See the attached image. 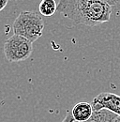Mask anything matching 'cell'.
Masks as SVG:
<instances>
[{"mask_svg":"<svg viewBox=\"0 0 120 122\" xmlns=\"http://www.w3.org/2000/svg\"><path fill=\"white\" fill-rule=\"evenodd\" d=\"M113 0H60L57 11L70 19L75 25L95 26L110 20Z\"/></svg>","mask_w":120,"mask_h":122,"instance_id":"1","label":"cell"},{"mask_svg":"<svg viewBox=\"0 0 120 122\" xmlns=\"http://www.w3.org/2000/svg\"><path fill=\"white\" fill-rule=\"evenodd\" d=\"M14 35L21 36L30 42H35L42 36L44 21L37 11H22L12 25Z\"/></svg>","mask_w":120,"mask_h":122,"instance_id":"2","label":"cell"},{"mask_svg":"<svg viewBox=\"0 0 120 122\" xmlns=\"http://www.w3.org/2000/svg\"><path fill=\"white\" fill-rule=\"evenodd\" d=\"M32 52V42L21 36L14 34L10 37L4 44L5 56L7 60L10 63L26 60L30 57Z\"/></svg>","mask_w":120,"mask_h":122,"instance_id":"3","label":"cell"},{"mask_svg":"<svg viewBox=\"0 0 120 122\" xmlns=\"http://www.w3.org/2000/svg\"><path fill=\"white\" fill-rule=\"evenodd\" d=\"M91 106L93 112L107 110L120 117V96L109 92L100 93L93 99Z\"/></svg>","mask_w":120,"mask_h":122,"instance_id":"4","label":"cell"},{"mask_svg":"<svg viewBox=\"0 0 120 122\" xmlns=\"http://www.w3.org/2000/svg\"><path fill=\"white\" fill-rule=\"evenodd\" d=\"M72 117L74 121L85 122L89 119L93 115V109L91 103L88 102H78L76 103L71 111Z\"/></svg>","mask_w":120,"mask_h":122,"instance_id":"5","label":"cell"},{"mask_svg":"<svg viewBox=\"0 0 120 122\" xmlns=\"http://www.w3.org/2000/svg\"><path fill=\"white\" fill-rule=\"evenodd\" d=\"M40 14L50 17L53 16L57 10V4L55 0H42L39 6Z\"/></svg>","mask_w":120,"mask_h":122,"instance_id":"6","label":"cell"},{"mask_svg":"<svg viewBox=\"0 0 120 122\" xmlns=\"http://www.w3.org/2000/svg\"><path fill=\"white\" fill-rule=\"evenodd\" d=\"M117 117V115L109 112L107 110H101L99 112H93L92 117L85 122H112Z\"/></svg>","mask_w":120,"mask_h":122,"instance_id":"7","label":"cell"},{"mask_svg":"<svg viewBox=\"0 0 120 122\" xmlns=\"http://www.w3.org/2000/svg\"><path fill=\"white\" fill-rule=\"evenodd\" d=\"M62 122H74V119L72 117V115H71V112H68L65 118L62 120Z\"/></svg>","mask_w":120,"mask_h":122,"instance_id":"8","label":"cell"},{"mask_svg":"<svg viewBox=\"0 0 120 122\" xmlns=\"http://www.w3.org/2000/svg\"><path fill=\"white\" fill-rule=\"evenodd\" d=\"M7 5H8V0H0V11L4 10Z\"/></svg>","mask_w":120,"mask_h":122,"instance_id":"9","label":"cell"}]
</instances>
